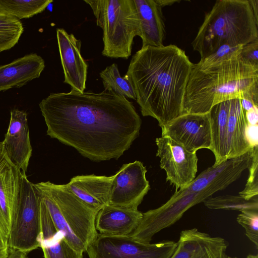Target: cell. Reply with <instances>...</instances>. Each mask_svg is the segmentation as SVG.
Here are the masks:
<instances>
[{"instance_id":"obj_26","label":"cell","mask_w":258,"mask_h":258,"mask_svg":"<svg viewBox=\"0 0 258 258\" xmlns=\"http://www.w3.org/2000/svg\"><path fill=\"white\" fill-rule=\"evenodd\" d=\"M204 205L210 209L226 210L258 211V197L256 196L249 200H245L239 195H223L217 197L211 196L204 202Z\"/></svg>"},{"instance_id":"obj_15","label":"cell","mask_w":258,"mask_h":258,"mask_svg":"<svg viewBox=\"0 0 258 258\" xmlns=\"http://www.w3.org/2000/svg\"><path fill=\"white\" fill-rule=\"evenodd\" d=\"M170 258H227L228 242L197 228L182 230Z\"/></svg>"},{"instance_id":"obj_18","label":"cell","mask_w":258,"mask_h":258,"mask_svg":"<svg viewBox=\"0 0 258 258\" xmlns=\"http://www.w3.org/2000/svg\"><path fill=\"white\" fill-rule=\"evenodd\" d=\"M142 217L143 213L138 209L107 205L97 213L95 227L103 235L129 236L136 229Z\"/></svg>"},{"instance_id":"obj_4","label":"cell","mask_w":258,"mask_h":258,"mask_svg":"<svg viewBox=\"0 0 258 258\" xmlns=\"http://www.w3.org/2000/svg\"><path fill=\"white\" fill-rule=\"evenodd\" d=\"M248 0H218L205 15L191 44L201 59L223 45L244 46L258 39Z\"/></svg>"},{"instance_id":"obj_20","label":"cell","mask_w":258,"mask_h":258,"mask_svg":"<svg viewBox=\"0 0 258 258\" xmlns=\"http://www.w3.org/2000/svg\"><path fill=\"white\" fill-rule=\"evenodd\" d=\"M140 23L142 47L163 46L165 29L162 8L156 0H133Z\"/></svg>"},{"instance_id":"obj_17","label":"cell","mask_w":258,"mask_h":258,"mask_svg":"<svg viewBox=\"0 0 258 258\" xmlns=\"http://www.w3.org/2000/svg\"><path fill=\"white\" fill-rule=\"evenodd\" d=\"M114 175H82L66 184L68 189L88 208L98 212L109 205L110 188Z\"/></svg>"},{"instance_id":"obj_2","label":"cell","mask_w":258,"mask_h":258,"mask_svg":"<svg viewBox=\"0 0 258 258\" xmlns=\"http://www.w3.org/2000/svg\"><path fill=\"white\" fill-rule=\"evenodd\" d=\"M192 66L185 51L173 44L142 47L133 55L124 77L143 116L155 118L162 127L182 114Z\"/></svg>"},{"instance_id":"obj_28","label":"cell","mask_w":258,"mask_h":258,"mask_svg":"<svg viewBox=\"0 0 258 258\" xmlns=\"http://www.w3.org/2000/svg\"><path fill=\"white\" fill-rule=\"evenodd\" d=\"M243 46L223 45L207 57L201 59L196 64L208 67L232 60L239 56Z\"/></svg>"},{"instance_id":"obj_19","label":"cell","mask_w":258,"mask_h":258,"mask_svg":"<svg viewBox=\"0 0 258 258\" xmlns=\"http://www.w3.org/2000/svg\"><path fill=\"white\" fill-rule=\"evenodd\" d=\"M44 68V59L36 53L0 66V92L24 86L39 78Z\"/></svg>"},{"instance_id":"obj_38","label":"cell","mask_w":258,"mask_h":258,"mask_svg":"<svg viewBox=\"0 0 258 258\" xmlns=\"http://www.w3.org/2000/svg\"><path fill=\"white\" fill-rule=\"evenodd\" d=\"M246 258H258V255L249 254L247 256Z\"/></svg>"},{"instance_id":"obj_11","label":"cell","mask_w":258,"mask_h":258,"mask_svg":"<svg viewBox=\"0 0 258 258\" xmlns=\"http://www.w3.org/2000/svg\"><path fill=\"white\" fill-rule=\"evenodd\" d=\"M161 128V136L169 137L190 153L201 149H211L209 112L182 114Z\"/></svg>"},{"instance_id":"obj_29","label":"cell","mask_w":258,"mask_h":258,"mask_svg":"<svg viewBox=\"0 0 258 258\" xmlns=\"http://www.w3.org/2000/svg\"><path fill=\"white\" fill-rule=\"evenodd\" d=\"M237 222L245 229L247 237L258 248V211L244 210L238 214Z\"/></svg>"},{"instance_id":"obj_35","label":"cell","mask_w":258,"mask_h":258,"mask_svg":"<svg viewBox=\"0 0 258 258\" xmlns=\"http://www.w3.org/2000/svg\"><path fill=\"white\" fill-rule=\"evenodd\" d=\"M6 258H28L27 253L18 250H9Z\"/></svg>"},{"instance_id":"obj_16","label":"cell","mask_w":258,"mask_h":258,"mask_svg":"<svg viewBox=\"0 0 258 258\" xmlns=\"http://www.w3.org/2000/svg\"><path fill=\"white\" fill-rule=\"evenodd\" d=\"M10 114L9 127L3 142L10 160L22 172L26 173L32 154L27 113L14 109Z\"/></svg>"},{"instance_id":"obj_34","label":"cell","mask_w":258,"mask_h":258,"mask_svg":"<svg viewBox=\"0 0 258 258\" xmlns=\"http://www.w3.org/2000/svg\"><path fill=\"white\" fill-rule=\"evenodd\" d=\"M9 253L8 241L0 229V258H6Z\"/></svg>"},{"instance_id":"obj_6","label":"cell","mask_w":258,"mask_h":258,"mask_svg":"<svg viewBox=\"0 0 258 258\" xmlns=\"http://www.w3.org/2000/svg\"><path fill=\"white\" fill-rule=\"evenodd\" d=\"M103 31V55L128 59L140 23L133 0H84Z\"/></svg>"},{"instance_id":"obj_13","label":"cell","mask_w":258,"mask_h":258,"mask_svg":"<svg viewBox=\"0 0 258 258\" xmlns=\"http://www.w3.org/2000/svg\"><path fill=\"white\" fill-rule=\"evenodd\" d=\"M240 175L236 164L233 160L227 159L220 164L208 168L187 187L178 190L196 205L217 191L225 188Z\"/></svg>"},{"instance_id":"obj_14","label":"cell","mask_w":258,"mask_h":258,"mask_svg":"<svg viewBox=\"0 0 258 258\" xmlns=\"http://www.w3.org/2000/svg\"><path fill=\"white\" fill-rule=\"evenodd\" d=\"M56 37L64 83L71 89L83 93L86 89L88 64L81 53V41L64 29H56Z\"/></svg>"},{"instance_id":"obj_1","label":"cell","mask_w":258,"mask_h":258,"mask_svg":"<svg viewBox=\"0 0 258 258\" xmlns=\"http://www.w3.org/2000/svg\"><path fill=\"white\" fill-rule=\"evenodd\" d=\"M39 106L47 135L94 161L118 159L139 135L133 103L112 90L51 93Z\"/></svg>"},{"instance_id":"obj_36","label":"cell","mask_w":258,"mask_h":258,"mask_svg":"<svg viewBox=\"0 0 258 258\" xmlns=\"http://www.w3.org/2000/svg\"><path fill=\"white\" fill-rule=\"evenodd\" d=\"M250 6L253 14L254 18L258 22V1L248 0Z\"/></svg>"},{"instance_id":"obj_3","label":"cell","mask_w":258,"mask_h":258,"mask_svg":"<svg viewBox=\"0 0 258 258\" xmlns=\"http://www.w3.org/2000/svg\"><path fill=\"white\" fill-rule=\"evenodd\" d=\"M244 99L258 105V67L240 55L213 66L193 63L186 87L182 113H206L215 105Z\"/></svg>"},{"instance_id":"obj_8","label":"cell","mask_w":258,"mask_h":258,"mask_svg":"<svg viewBox=\"0 0 258 258\" xmlns=\"http://www.w3.org/2000/svg\"><path fill=\"white\" fill-rule=\"evenodd\" d=\"M177 245V242L173 240L145 243L129 236L98 233L86 252L89 258H170Z\"/></svg>"},{"instance_id":"obj_12","label":"cell","mask_w":258,"mask_h":258,"mask_svg":"<svg viewBox=\"0 0 258 258\" xmlns=\"http://www.w3.org/2000/svg\"><path fill=\"white\" fill-rule=\"evenodd\" d=\"M21 176L0 142V229L7 241L17 209Z\"/></svg>"},{"instance_id":"obj_24","label":"cell","mask_w":258,"mask_h":258,"mask_svg":"<svg viewBox=\"0 0 258 258\" xmlns=\"http://www.w3.org/2000/svg\"><path fill=\"white\" fill-rule=\"evenodd\" d=\"M52 0H0V12L19 20L42 13Z\"/></svg>"},{"instance_id":"obj_9","label":"cell","mask_w":258,"mask_h":258,"mask_svg":"<svg viewBox=\"0 0 258 258\" xmlns=\"http://www.w3.org/2000/svg\"><path fill=\"white\" fill-rule=\"evenodd\" d=\"M156 156L160 166L166 173V181L176 187V190L187 187L196 178L198 158L171 138L161 136L156 139Z\"/></svg>"},{"instance_id":"obj_7","label":"cell","mask_w":258,"mask_h":258,"mask_svg":"<svg viewBox=\"0 0 258 258\" xmlns=\"http://www.w3.org/2000/svg\"><path fill=\"white\" fill-rule=\"evenodd\" d=\"M17 209L8 240L9 250L28 253L40 247V199L26 175L22 172Z\"/></svg>"},{"instance_id":"obj_23","label":"cell","mask_w":258,"mask_h":258,"mask_svg":"<svg viewBox=\"0 0 258 258\" xmlns=\"http://www.w3.org/2000/svg\"><path fill=\"white\" fill-rule=\"evenodd\" d=\"M231 100L213 106L209 111L212 147L215 157L214 165L220 164L227 159V130Z\"/></svg>"},{"instance_id":"obj_39","label":"cell","mask_w":258,"mask_h":258,"mask_svg":"<svg viewBox=\"0 0 258 258\" xmlns=\"http://www.w3.org/2000/svg\"><path fill=\"white\" fill-rule=\"evenodd\" d=\"M227 258H237V257H231V256H227Z\"/></svg>"},{"instance_id":"obj_25","label":"cell","mask_w":258,"mask_h":258,"mask_svg":"<svg viewBox=\"0 0 258 258\" xmlns=\"http://www.w3.org/2000/svg\"><path fill=\"white\" fill-rule=\"evenodd\" d=\"M104 90H112L126 98L136 99L134 88L130 81L120 76L118 66L113 63L99 73Z\"/></svg>"},{"instance_id":"obj_31","label":"cell","mask_w":258,"mask_h":258,"mask_svg":"<svg viewBox=\"0 0 258 258\" xmlns=\"http://www.w3.org/2000/svg\"><path fill=\"white\" fill-rule=\"evenodd\" d=\"M239 55L249 63L258 67V39L243 46Z\"/></svg>"},{"instance_id":"obj_10","label":"cell","mask_w":258,"mask_h":258,"mask_svg":"<svg viewBox=\"0 0 258 258\" xmlns=\"http://www.w3.org/2000/svg\"><path fill=\"white\" fill-rule=\"evenodd\" d=\"M146 172V167L140 161L123 164L114 174L109 205L138 209L150 188Z\"/></svg>"},{"instance_id":"obj_27","label":"cell","mask_w":258,"mask_h":258,"mask_svg":"<svg viewBox=\"0 0 258 258\" xmlns=\"http://www.w3.org/2000/svg\"><path fill=\"white\" fill-rule=\"evenodd\" d=\"M23 31L20 20L0 12V53L14 47Z\"/></svg>"},{"instance_id":"obj_22","label":"cell","mask_w":258,"mask_h":258,"mask_svg":"<svg viewBox=\"0 0 258 258\" xmlns=\"http://www.w3.org/2000/svg\"><path fill=\"white\" fill-rule=\"evenodd\" d=\"M248 125L246 111L241 99L231 100L227 130V159L241 156L253 150L246 137Z\"/></svg>"},{"instance_id":"obj_5","label":"cell","mask_w":258,"mask_h":258,"mask_svg":"<svg viewBox=\"0 0 258 258\" xmlns=\"http://www.w3.org/2000/svg\"><path fill=\"white\" fill-rule=\"evenodd\" d=\"M33 185L56 228L74 249L86 252L98 234L95 227L97 212L84 204L66 184L48 181Z\"/></svg>"},{"instance_id":"obj_37","label":"cell","mask_w":258,"mask_h":258,"mask_svg":"<svg viewBox=\"0 0 258 258\" xmlns=\"http://www.w3.org/2000/svg\"><path fill=\"white\" fill-rule=\"evenodd\" d=\"M158 5L162 8L167 6H170L174 3H179L178 0H156Z\"/></svg>"},{"instance_id":"obj_32","label":"cell","mask_w":258,"mask_h":258,"mask_svg":"<svg viewBox=\"0 0 258 258\" xmlns=\"http://www.w3.org/2000/svg\"><path fill=\"white\" fill-rule=\"evenodd\" d=\"M257 124L248 125L246 131V137L252 148L257 146Z\"/></svg>"},{"instance_id":"obj_30","label":"cell","mask_w":258,"mask_h":258,"mask_svg":"<svg viewBox=\"0 0 258 258\" xmlns=\"http://www.w3.org/2000/svg\"><path fill=\"white\" fill-rule=\"evenodd\" d=\"M249 176L245 186L239 195L247 200L258 196V146L253 148V154L248 168Z\"/></svg>"},{"instance_id":"obj_33","label":"cell","mask_w":258,"mask_h":258,"mask_svg":"<svg viewBox=\"0 0 258 258\" xmlns=\"http://www.w3.org/2000/svg\"><path fill=\"white\" fill-rule=\"evenodd\" d=\"M258 106H254L248 111H246V117L249 125L257 124L258 121Z\"/></svg>"},{"instance_id":"obj_21","label":"cell","mask_w":258,"mask_h":258,"mask_svg":"<svg viewBox=\"0 0 258 258\" xmlns=\"http://www.w3.org/2000/svg\"><path fill=\"white\" fill-rule=\"evenodd\" d=\"M40 217V247L44 258H83V252L74 249L62 233L56 228L41 200Z\"/></svg>"}]
</instances>
